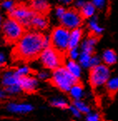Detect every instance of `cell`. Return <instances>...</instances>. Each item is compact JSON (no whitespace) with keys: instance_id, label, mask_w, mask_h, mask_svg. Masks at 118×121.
Segmentation results:
<instances>
[{"instance_id":"1","label":"cell","mask_w":118,"mask_h":121,"mask_svg":"<svg viewBox=\"0 0 118 121\" xmlns=\"http://www.w3.org/2000/svg\"><path fill=\"white\" fill-rule=\"evenodd\" d=\"M44 35L38 32H28L17 42L14 55L20 60L29 61L39 57L43 48Z\"/></svg>"},{"instance_id":"2","label":"cell","mask_w":118,"mask_h":121,"mask_svg":"<svg viewBox=\"0 0 118 121\" xmlns=\"http://www.w3.org/2000/svg\"><path fill=\"white\" fill-rule=\"evenodd\" d=\"M78 80L63 66L53 71L50 78L52 84L63 93H68L72 86L79 82Z\"/></svg>"},{"instance_id":"3","label":"cell","mask_w":118,"mask_h":121,"mask_svg":"<svg viewBox=\"0 0 118 121\" xmlns=\"http://www.w3.org/2000/svg\"><path fill=\"white\" fill-rule=\"evenodd\" d=\"M2 33L6 42L17 43L24 34V27L9 17L3 22Z\"/></svg>"},{"instance_id":"4","label":"cell","mask_w":118,"mask_h":121,"mask_svg":"<svg viewBox=\"0 0 118 121\" xmlns=\"http://www.w3.org/2000/svg\"><path fill=\"white\" fill-rule=\"evenodd\" d=\"M38 58L42 66L48 70L54 71L60 67H62L63 64L62 53L53 47L42 50Z\"/></svg>"},{"instance_id":"5","label":"cell","mask_w":118,"mask_h":121,"mask_svg":"<svg viewBox=\"0 0 118 121\" xmlns=\"http://www.w3.org/2000/svg\"><path fill=\"white\" fill-rule=\"evenodd\" d=\"M70 33L69 29L62 26L55 28L50 35L52 47L62 53L68 51L70 48Z\"/></svg>"},{"instance_id":"6","label":"cell","mask_w":118,"mask_h":121,"mask_svg":"<svg viewBox=\"0 0 118 121\" xmlns=\"http://www.w3.org/2000/svg\"><path fill=\"white\" fill-rule=\"evenodd\" d=\"M111 70L106 64H100L91 69L89 73V83L93 89L105 87L111 78Z\"/></svg>"},{"instance_id":"7","label":"cell","mask_w":118,"mask_h":121,"mask_svg":"<svg viewBox=\"0 0 118 121\" xmlns=\"http://www.w3.org/2000/svg\"><path fill=\"white\" fill-rule=\"evenodd\" d=\"M37 14L32 9L24 5H18L9 13V17L16 20L23 27L32 26V21Z\"/></svg>"},{"instance_id":"8","label":"cell","mask_w":118,"mask_h":121,"mask_svg":"<svg viewBox=\"0 0 118 121\" xmlns=\"http://www.w3.org/2000/svg\"><path fill=\"white\" fill-rule=\"evenodd\" d=\"M4 110L12 115H27L34 110V106L28 102L13 100L5 104Z\"/></svg>"},{"instance_id":"9","label":"cell","mask_w":118,"mask_h":121,"mask_svg":"<svg viewBox=\"0 0 118 121\" xmlns=\"http://www.w3.org/2000/svg\"><path fill=\"white\" fill-rule=\"evenodd\" d=\"M82 20L83 17L81 16L80 11L72 9L66 11L65 14L60 19V22L62 27L72 31L73 29H79L82 23Z\"/></svg>"},{"instance_id":"10","label":"cell","mask_w":118,"mask_h":121,"mask_svg":"<svg viewBox=\"0 0 118 121\" xmlns=\"http://www.w3.org/2000/svg\"><path fill=\"white\" fill-rule=\"evenodd\" d=\"M20 79L21 78L18 76L16 70L7 69L2 73L1 83L4 89H6L12 86L20 85Z\"/></svg>"},{"instance_id":"11","label":"cell","mask_w":118,"mask_h":121,"mask_svg":"<svg viewBox=\"0 0 118 121\" xmlns=\"http://www.w3.org/2000/svg\"><path fill=\"white\" fill-rule=\"evenodd\" d=\"M20 86L23 92L26 94H33L38 89V79L31 75L23 77L20 79Z\"/></svg>"},{"instance_id":"12","label":"cell","mask_w":118,"mask_h":121,"mask_svg":"<svg viewBox=\"0 0 118 121\" xmlns=\"http://www.w3.org/2000/svg\"><path fill=\"white\" fill-rule=\"evenodd\" d=\"M31 9L37 14H44L49 10V3L48 0H31Z\"/></svg>"},{"instance_id":"13","label":"cell","mask_w":118,"mask_h":121,"mask_svg":"<svg viewBox=\"0 0 118 121\" xmlns=\"http://www.w3.org/2000/svg\"><path fill=\"white\" fill-rule=\"evenodd\" d=\"M69 97L72 99V101H77V100H82L85 96V90L82 84L79 82L72 86L69 92L67 93Z\"/></svg>"},{"instance_id":"14","label":"cell","mask_w":118,"mask_h":121,"mask_svg":"<svg viewBox=\"0 0 118 121\" xmlns=\"http://www.w3.org/2000/svg\"><path fill=\"white\" fill-rule=\"evenodd\" d=\"M97 41H98V39L95 35L90 36V37L85 39L81 42V51L86 52V53H89L91 54H92L94 51V47L97 44Z\"/></svg>"},{"instance_id":"15","label":"cell","mask_w":118,"mask_h":121,"mask_svg":"<svg viewBox=\"0 0 118 121\" xmlns=\"http://www.w3.org/2000/svg\"><path fill=\"white\" fill-rule=\"evenodd\" d=\"M71 73L77 78L79 79L81 76V66L77 61L74 60H67L64 66Z\"/></svg>"},{"instance_id":"16","label":"cell","mask_w":118,"mask_h":121,"mask_svg":"<svg viewBox=\"0 0 118 121\" xmlns=\"http://www.w3.org/2000/svg\"><path fill=\"white\" fill-rule=\"evenodd\" d=\"M49 104L52 107L59 109H68L70 104L67 101V99L62 96H55L53 97L49 100Z\"/></svg>"},{"instance_id":"17","label":"cell","mask_w":118,"mask_h":121,"mask_svg":"<svg viewBox=\"0 0 118 121\" xmlns=\"http://www.w3.org/2000/svg\"><path fill=\"white\" fill-rule=\"evenodd\" d=\"M102 59L103 61V63H104V64H106V66L109 67V66L114 65L117 62V55H116V52L113 49L107 48L102 53Z\"/></svg>"},{"instance_id":"18","label":"cell","mask_w":118,"mask_h":121,"mask_svg":"<svg viewBox=\"0 0 118 121\" xmlns=\"http://www.w3.org/2000/svg\"><path fill=\"white\" fill-rule=\"evenodd\" d=\"M48 26V21L43 14H36L32 21V27L37 30H44Z\"/></svg>"},{"instance_id":"19","label":"cell","mask_w":118,"mask_h":121,"mask_svg":"<svg viewBox=\"0 0 118 121\" xmlns=\"http://www.w3.org/2000/svg\"><path fill=\"white\" fill-rule=\"evenodd\" d=\"M83 33L81 29H76L70 33V48H78L82 39Z\"/></svg>"},{"instance_id":"20","label":"cell","mask_w":118,"mask_h":121,"mask_svg":"<svg viewBox=\"0 0 118 121\" xmlns=\"http://www.w3.org/2000/svg\"><path fill=\"white\" fill-rule=\"evenodd\" d=\"M88 28H89L91 32L93 34V35L97 36V37L98 35H101L104 31V29L102 26H100L98 21H97V18L95 16L89 19V21H88Z\"/></svg>"},{"instance_id":"21","label":"cell","mask_w":118,"mask_h":121,"mask_svg":"<svg viewBox=\"0 0 118 121\" xmlns=\"http://www.w3.org/2000/svg\"><path fill=\"white\" fill-rule=\"evenodd\" d=\"M96 9H97L92 3H86V4L80 9V13H81L83 18H89L90 19L95 16Z\"/></svg>"},{"instance_id":"22","label":"cell","mask_w":118,"mask_h":121,"mask_svg":"<svg viewBox=\"0 0 118 121\" xmlns=\"http://www.w3.org/2000/svg\"><path fill=\"white\" fill-rule=\"evenodd\" d=\"M105 89L111 95H115L118 92V75L113 76L109 78L106 83Z\"/></svg>"},{"instance_id":"23","label":"cell","mask_w":118,"mask_h":121,"mask_svg":"<svg viewBox=\"0 0 118 121\" xmlns=\"http://www.w3.org/2000/svg\"><path fill=\"white\" fill-rule=\"evenodd\" d=\"M92 54L86 52L81 51V54L78 59V63L83 69H89L91 68V60H92Z\"/></svg>"},{"instance_id":"24","label":"cell","mask_w":118,"mask_h":121,"mask_svg":"<svg viewBox=\"0 0 118 121\" xmlns=\"http://www.w3.org/2000/svg\"><path fill=\"white\" fill-rule=\"evenodd\" d=\"M72 104L76 107L77 109L82 114V115H86L88 113L92 111V108L89 104L82 100H77V101H72Z\"/></svg>"},{"instance_id":"25","label":"cell","mask_w":118,"mask_h":121,"mask_svg":"<svg viewBox=\"0 0 118 121\" xmlns=\"http://www.w3.org/2000/svg\"><path fill=\"white\" fill-rule=\"evenodd\" d=\"M85 121H102V116L97 111L92 110L85 115Z\"/></svg>"},{"instance_id":"26","label":"cell","mask_w":118,"mask_h":121,"mask_svg":"<svg viewBox=\"0 0 118 121\" xmlns=\"http://www.w3.org/2000/svg\"><path fill=\"white\" fill-rule=\"evenodd\" d=\"M16 72L18 74V76L20 78H23V77H26V76H29L31 73V69L29 66L28 65H21L19 67L16 69Z\"/></svg>"},{"instance_id":"27","label":"cell","mask_w":118,"mask_h":121,"mask_svg":"<svg viewBox=\"0 0 118 121\" xmlns=\"http://www.w3.org/2000/svg\"><path fill=\"white\" fill-rule=\"evenodd\" d=\"M67 53V56H68L69 59H70V60H74V61L78 60V59H79V57H80V54H81V52L79 51L78 48H69Z\"/></svg>"},{"instance_id":"28","label":"cell","mask_w":118,"mask_h":121,"mask_svg":"<svg viewBox=\"0 0 118 121\" xmlns=\"http://www.w3.org/2000/svg\"><path fill=\"white\" fill-rule=\"evenodd\" d=\"M15 7H16V5L14 4L13 0H4L2 3V8L8 13L13 10Z\"/></svg>"},{"instance_id":"29","label":"cell","mask_w":118,"mask_h":121,"mask_svg":"<svg viewBox=\"0 0 118 121\" xmlns=\"http://www.w3.org/2000/svg\"><path fill=\"white\" fill-rule=\"evenodd\" d=\"M68 111L70 112L71 115H72L73 118H75V119H81V116H82V114H81V113L80 112V111L78 110L72 104H70V106H69Z\"/></svg>"},{"instance_id":"30","label":"cell","mask_w":118,"mask_h":121,"mask_svg":"<svg viewBox=\"0 0 118 121\" xmlns=\"http://www.w3.org/2000/svg\"><path fill=\"white\" fill-rule=\"evenodd\" d=\"M51 75L48 71L46 70H42V71H40L37 75V79L42 80V81H45V80H48L51 78Z\"/></svg>"},{"instance_id":"31","label":"cell","mask_w":118,"mask_h":121,"mask_svg":"<svg viewBox=\"0 0 118 121\" xmlns=\"http://www.w3.org/2000/svg\"><path fill=\"white\" fill-rule=\"evenodd\" d=\"M102 58L99 57L98 55H94V54H92V60H91V69L102 64H101V63H102Z\"/></svg>"},{"instance_id":"32","label":"cell","mask_w":118,"mask_h":121,"mask_svg":"<svg viewBox=\"0 0 118 121\" xmlns=\"http://www.w3.org/2000/svg\"><path fill=\"white\" fill-rule=\"evenodd\" d=\"M66 11H67V10L64 9V7H62V6H58V7L56 8V10H55V14H56V16L59 19H61V18L63 17V15L65 14Z\"/></svg>"},{"instance_id":"33","label":"cell","mask_w":118,"mask_h":121,"mask_svg":"<svg viewBox=\"0 0 118 121\" xmlns=\"http://www.w3.org/2000/svg\"><path fill=\"white\" fill-rule=\"evenodd\" d=\"M92 4L96 7V9H102L106 5V0H92Z\"/></svg>"},{"instance_id":"34","label":"cell","mask_w":118,"mask_h":121,"mask_svg":"<svg viewBox=\"0 0 118 121\" xmlns=\"http://www.w3.org/2000/svg\"><path fill=\"white\" fill-rule=\"evenodd\" d=\"M42 45H43L44 49L52 47V42H51V38H50V36H44Z\"/></svg>"},{"instance_id":"35","label":"cell","mask_w":118,"mask_h":121,"mask_svg":"<svg viewBox=\"0 0 118 121\" xmlns=\"http://www.w3.org/2000/svg\"><path fill=\"white\" fill-rule=\"evenodd\" d=\"M8 97V93L6 92V90L4 89H1L0 90V99H1V101H4L6 100Z\"/></svg>"},{"instance_id":"36","label":"cell","mask_w":118,"mask_h":121,"mask_svg":"<svg viewBox=\"0 0 118 121\" xmlns=\"http://www.w3.org/2000/svg\"><path fill=\"white\" fill-rule=\"evenodd\" d=\"M7 63V58H6L5 54L4 53H0V64L1 66H4Z\"/></svg>"},{"instance_id":"37","label":"cell","mask_w":118,"mask_h":121,"mask_svg":"<svg viewBox=\"0 0 118 121\" xmlns=\"http://www.w3.org/2000/svg\"><path fill=\"white\" fill-rule=\"evenodd\" d=\"M85 4H86V2H85L84 0H77L76 2V7L77 8V9H81Z\"/></svg>"},{"instance_id":"38","label":"cell","mask_w":118,"mask_h":121,"mask_svg":"<svg viewBox=\"0 0 118 121\" xmlns=\"http://www.w3.org/2000/svg\"><path fill=\"white\" fill-rule=\"evenodd\" d=\"M57 1L59 4H63V5H68L72 2V0H57Z\"/></svg>"},{"instance_id":"39","label":"cell","mask_w":118,"mask_h":121,"mask_svg":"<svg viewBox=\"0 0 118 121\" xmlns=\"http://www.w3.org/2000/svg\"><path fill=\"white\" fill-rule=\"evenodd\" d=\"M108 121H111V120H108Z\"/></svg>"}]
</instances>
